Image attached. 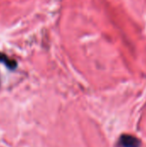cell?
<instances>
[{
  "instance_id": "cell-1",
  "label": "cell",
  "mask_w": 146,
  "mask_h": 147,
  "mask_svg": "<svg viewBox=\"0 0 146 147\" xmlns=\"http://www.w3.org/2000/svg\"><path fill=\"white\" fill-rule=\"evenodd\" d=\"M120 143L124 147H138V144H139L138 140H136L133 136H127V135H124L121 138Z\"/></svg>"
},
{
  "instance_id": "cell-2",
  "label": "cell",
  "mask_w": 146,
  "mask_h": 147,
  "mask_svg": "<svg viewBox=\"0 0 146 147\" xmlns=\"http://www.w3.org/2000/svg\"><path fill=\"white\" fill-rule=\"evenodd\" d=\"M0 62L4 64L10 70H14L16 67V65H17L16 62L14 59L9 58L6 54L2 53H0Z\"/></svg>"
}]
</instances>
